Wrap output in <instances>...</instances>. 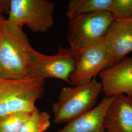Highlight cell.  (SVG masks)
Segmentation results:
<instances>
[{"instance_id": "5bb4252c", "label": "cell", "mask_w": 132, "mask_h": 132, "mask_svg": "<svg viewBox=\"0 0 132 132\" xmlns=\"http://www.w3.org/2000/svg\"><path fill=\"white\" fill-rule=\"evenodd\" d=\"M32 112L21 111L0 117V132H18Z\"/></svg>"}, {"instance_id": "6da1fadb", "label": "cell", "mask_w": 132, "mask_h": 132, "mask_svg": "<svg viewBox=\"0 0 132 132\" xmlns=\"http://www.w3.org/2000/svg\"><path fill=\"white\" fill-rule=\"evenodd\" d=\"M23 28L9 22L0 15V77H28L33 49Z\"/></svg>"}, {"instance_id": "ba28073f", "label": "cell", "mask_w": 132, "mask_h": 132, "mask_svg": "<svg viewBox=\"0 0 132 132\" xmlns=\"http://www.w3.org/2000/svg\"><path fill=\"white\" fill-rule=\"evenodd\" d=\"M106 97L119 94L132 97V57L124 58L98 75Z\"/></svg>"}, {"instance_id": "4fadbf2b", "label": "cell", "mask_w": 132, "mask_h": 132, "mask_svg": "<svg viewBox=\"0 0 132 132\" xmlns=\"http://www.w3.org/2000/svg\"><path fill=\"white\" fill-rule=\"evenodd\" d=\"M50 113L37 109L24 121L18 132H44L50 126Z\"/></svg>"}, {"instance_id": "7c38bea8", "label": "cell", "mask_w": 132, "mask_h": 132, "mask_svg": "<svg viewBox=\"0 0 132 132\" xmlns=\"http://www.w3.org/2000/svg\"><path fill=\"white\" fill-rule=\"evenodd\" d=\"M113 0H71L68 5V17L78 14L99 11L111 13Z\"/></svg>"}, {"instance_id": "8992f818", "label": "cell", "mask_w": 132, "mask_h": 132, "mask_svg": "<svg viewBox=\"0 0 132 132\" xmlns=\"http://www.w3.org/2000/svg\"><path fill=\"white\" fill-rule=\"evenodd\" d=\"M77 53L70 47H60L56 54L47 55L33 48L28 77L36 80L55 78L71 84L70 76L75 67Z\"/></svg>"}, {"instance_id": "3957f363", "label": "cell", "mask_w": 132, "mask_h": 132, "mask_svg": "<svg viewBox=\"0 0 132 132\" xmlns=\"http://www.w3.org/2000/svg\"><path fill=\"white\" fill-rule=\"evenodd\" d=\"M101 92L102 85L95 78L86 84L63 88L58 100L52 105L53 122L55 124L69 122L89 111L94 108Z\"/></svg>"}, {"instance_id": "2e32d148", "label": "cell", "mask_w": 132, "mask_h": 132, "mask_svg": "<svg viewBox=\"0 0 132 132\" xmlns=\"http://www.w3.org/2000/svg\"><path fill=\"white\" fill-rule=\"evenodd\" d=\"M9 1H0V15L2 14V13L6 10V6H8L7 4H8Z\"/></svg>"}, {"instance_id": "5b68a950", "label": "cell", "mask_w": 132, "mask_h": 132, "mask_svg": "<svg viewBox=\"0 0 132 132\" xmlns=\"http://www.w3.org/2000/svg\"><path fill=\"white\" fill-rule=\"evenodd\" d=\"M55 7V4L47 0H10L6 19L34 33L45 32L53 26Z\"/></svg>"}, {"instance_id": "8fae6325", "label": "cell", "mask_w": 132, "mask_h": 132, "mask_svg": "<svg viewBox=\"0 0 132 132\" xmlns=\"http://www.w3.org/2000/svg\"><path fill=\"white\" fill-rule=\"evenodd\" d=\"M113 98H104L96 107L67 123L56 132H105L104 118Z\"/></svg>"}, {"instance_id": "7a4b0ae2", "label": "cell", "mask_w": 132, "mask_h": 132, "mask_svg": "<svg viewBox=\"0 0 132 132\" xmlns=\"http://www.w3.org/2000/svg\"><path fill=\"white\" fill-rule=\"evenodd\" d=\"M45 80L9 79L0 77V117L16 112H32L45 93Z\"/></svg>"}, {"instance_id": "30bf717a", "label": "cell", "mask_w": 132, "mask_h": 132, "mask_svg": "<svg viewBox=\"0 0 132 132\" xmlns=\"http://www.w3.org/2000/svg\"><path fill=\"white\" fill-rule=\"evenodd\" d=\"M104 118L107 132H132V97L119 94L113 96Z\"/></svg>"}, {"instance_id": "e0dca14e", "label": "cell", "mask_w": 132, "mask_h": 132, "mask_svg": "<svg viewBox=\"0 0 132 132\" xmlns=\"http://www.w3.org/2000/svg\"><path fill=\"white\" fill-rule=\"evenodd\" d=\"M126 21V22H127L128 23H129L132 26V18H131L130 20H127V21Z\"/></svg>"}, {"instance_id": "52a82bcc", "label": "cell", "mask_w": 132, "mask_h": 132, "mask_svg": "<svg viewBox=\"0 0 132 132\" xmlns=\"http://www.w3.org/2000/svg\"><path fill=\"white\" fill-rule=\"evenodd\" d=\"M113 64L102 39L77 53L76 65L70 76L71 85L87 84L101 71Z\"/></svg>"}, {"instance_id": "9c48e42d", "label": "cell", "mask_w": 132, "mask_h": 132, "mask_svg": "<svg viewBox=\"0 0 132 132\" xmlns=\"http://www.w3.org/2000/svg\"><path fill=\"white\" fill-rule=\"evenodd\" d=\"M113 64L132 52V26L126 21L114 20L102 38Z\"/></svg>"}, {"instance_id": "277c9868", "label": "cell", "mask_w": 132, "mask_h": 132, "mask_svg": "<svg viewBox=\"0 0 132 132\" xmlns=\"http://www.w3.org/2000/svg\"><path fill=\"white\" fill-rule=\"evenodd\" d=\"M67 40L75 52L99 42L114 20L109 11L78 14L68 17Z\"/></svg>"}, {"instance_id": "9a60e30c", "label": "cell", "mask_w": 132, "mask_h": 132, "mask_svg": "<svg viewBox=\"0 0 132 132\" xmlns=\"http://www.w3.org/2000/svg\"><path fill=\"white\" fill-rule=\"evenodd\" d=\"M111 13L116 20H130L132 18V0H113Z\"/></svg>"}]
</instances>
